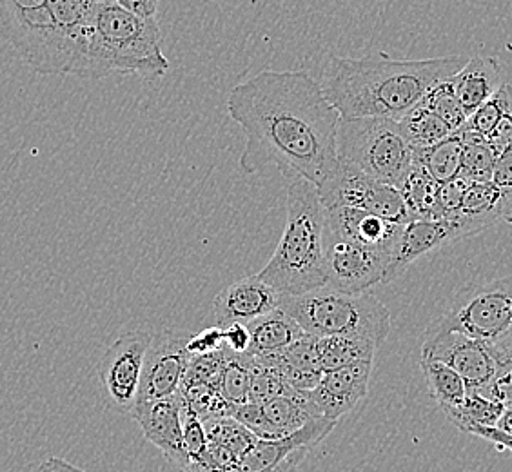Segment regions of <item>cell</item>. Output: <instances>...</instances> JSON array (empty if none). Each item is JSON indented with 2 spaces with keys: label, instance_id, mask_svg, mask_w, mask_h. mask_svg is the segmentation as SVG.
Masks as SVG:
<instances>
[{
  "label": "cell",
  "instance_id": "9c48e42d",
  "mask_svg": "<svg viewBox=\"0 0 512 472\" xmlns=\"http://www.w3.org/2000/svg\"><path fill=\"white\" fill-rule=\"evenodd\" d=\"M318 193L324 207H358L398 224L411 220L400 189L378 182L342 158L335 173L318 186Z\"/></svg>",
  "mask_w": 512,
  "mask_h": 472
},
{
  "label": "cell",
  "instance_id": "60d3db41",
  "mask_svg": "<svg viewBox=\"0 0 512 472\" xmlns=\"http://www.w3.org/2000/svg\"><path fill=\"white\" fill-rule=\"evenodd\" d=\"M469 434H474V436H478L482 440L493 443L500 451H511L512 453L511 434L503 433L494 425H476L473 429H469Z\"/></svg>",
  "mask_w": 512,
  "mask_h": 472
},
{
  "label": "cell",
  "instance_id": "7c38bea8",
  "mask_svg": "<svg viewBox=\"0 0 512 472\" xmlns=\"http://www.w3.org/2000/svg\"><path fill=\"white\" fill-rule=\"evenodd\" d=\"M420 360H436L462 376L467 389L482 391L493 380V353L489 345L460 331L429 327L425 333Z\"/></svg>",
  "mask_w": 512,
  "mask_h": 472
},
{
  "label": "cell",
  "instance_id": "f35d334b",
  "mask_svg": "<svg viewBox=\"0 0 512 472\" xmlns=\"http://www.w3.org/2000/svg\"><path fill=\"white\" fill-rule=\"evenodd\" d=\"M224 347H226V335H224V327H220V325L209 327V329H204L197 335L189 336V356H206V354L218 353Z\"/></svg>",
  "mask_w": 512,
  "mask_h": 472
},
{
  "label": "cell",
  "instance_id": "e0dca14e",
  "mask_svg": "<svg viewBox=\"0 0 512 472\" xmlns=\"http://www.w3.org/2000/svg\"><path fill=\"white\" fill-rule=\"evenodd\" d=\"M371 373L373 362H355L322 374L318 385L309 393L316 411L320 416L338 422L364 400Z\"/></svg>",
  "mask_w": 512,
  "mask_h": 472
},
{
  "label": "cell",
  "instance_id": "30bf717a",
  "mask_svg": "<svg viewBox=\"0 0 512 472\" xmlns=\"http://www.w3.org/2000/svg\"><path fill=\"white\" fill-rule=\"evenodd\" d=\"M153 336L146 331L120 336L100 358L97 373L109 407L131 416L138 400L144 360Z\"/></svg>",
  "mask_w": 512,
  "mask_h": 472
},
{
  "label": "cell",
  "instance_id": "7a4b0ae2",
  "mask_svg": "<svg viewBox=\"0 0 512 472\" xmlns=\"http://www.w3.org/2000/svg\"><path fill=\"white\" fill-rule=\"evenodd\" d=\"M467 60L460 55L398 60L384 53L362 59L333 57L320 84L342 118L400 120L434 86L454 77Z\"/></svg>",
  "mask_w": 512,
  "mask_h": 472
},
{
  "label": "cell",
  "instance_id": "d590c367",
  "mask_svg": "<svg viewBox=\"0 0 512 472\" xmlns=\"http://www.w3.org/2000/svg\"><path fill=\"white\" fill-rule=\"evenodd\" d=\"M231 416L242 423L251 433L255 434L258 440H278L273 427L267 422L262 404L246 402V404L237 405L231 411Z\"/></svg>",
  "mask_w": 512,
  "mask_h": 472
},
{
  "label": "cell",
  "instance_id": "d6986e66",
  "mask_svg": "<svg viewBox=\"0 0 512 472\" xmlns=\"http://www.w3.org/2000/svg\"><path fill=\"white\" fill-rule=\"evenodd\" d=\"M282 295L260 276H247L218 293L213 302L217 325L249 324L258 316L278 309Z\"/></svg>",
  "mask_w": 512,
  "mask_h": 472
},
{
  "label": "cell",
  "instance_id": "7402d4cb",
  "mask_svg": "<svg viewBox=\"0 0 512 472\" xmlns=\"http://www.w3.org/2000/svg\"><path fill=\"white\" fill-rule=\"evenodd\" d=\"M246 325L251 333L249 354L253 356L276 353L306 335V331L300 327V324L282 309H275L267 315L258 316L256 320Z\"/></svg>",
  "mask_w": 512,
  "mask_h": 472
},
{
  "label": "cell",
  "instance_id": "4fadbf2b",
  "mask_svg": "<svg viewBox=\"0 0 512 472\" xmlns=\"http://www.w3.org/2000/svg\"><path fill=\"white\" fill-rule=\"evenodd\" d=\"M189 333L184 331H162L151 338L144 360L138 402L160 400L177 394L188 371Z\"/></svg>",
  "mask_w": 512,
  "mask_h": 472
},
{
  "label": "cell",
  "instance_id": "5b68a950",
  "mask_svg": "<svg viewBox=\"0 0 512 472\" xmlns=\"http://www.w3.org/2000/svg\"><path fill=\"white\" fill-rule=\"evenodd\" d=\"M278 309L313 336H355L382 345L391 333V315L375 295H347L333 287L304 295H282Z\"/></svg>",
  "mask_w": 512,
  "mask_h": 472
},
{
  "label": "cell",
  "instance_id": "f546056e",
  "mask_svg": "<svg viewBox=\"0 0 512 472\" xmlns=\"http://www.w3.org/2000/svg\"><path fill=\"white\" fill-rule=\"evenodd\" d=\"M463 140L462 175L469 180H491L498 153L487 138L471 129H458Z\"/></svg>",
  "mask_w": 512,
  "mask_h": 472
},
{
  "label": "cell",
  "instance_id": "484cf974",
  "mask_svg": "<svg viewBox=\"0 0 512 472\" xmlns=\"http://www.w3.org/2000/svg\"><path fill=\"white\" fill-rule=\"evenodd\" d=\"M398 122L414 151L431 148L454 133L433 109L425 106L424 100L418 106H414L409 113H405Z\"/></svg>",
  "mask_w": 512,
  "mask_h": 472
},
{
  "label": "cell",
  "instance_id": "8d00e7d4",
  "mask_svg": "<svg viewBox=\"0 0 512 472\" xmlns=\"http://www.w3.org/2000/svg\"><path fill=\"white\" fill-rule=\"evenodd\" d=\"M493 358L496 362L493 380L478 393L485 394L505 405L512 404V356H493Z\"/></svg>",
  "mask_w": 512,
  "mask_h": 472
},
{
  "label": "cell",
  "instance_id": "8fae6325",
  "mask_svg": "<svg viewBox=\"0 0 512 472\" xmlns=\"http://www.w3.org/2000/svg\"><path fill=\"white\" fill-rule=\"evenodd\" d=\"M325 286L347 295L367 293L382 284L389 258L375 249L344 240L325 229Z\"/></svg>",
  "mask_w": 512,
  "mask_h": 472
},
{
  "label": "cell",
  "instance_id": "74e56055",
  "mask_svg": "<svg viewBox=\"0 0 512 472\" xmlns=\"http://www.w3.org/2000/svg\"><path fill=\"white\" fill-rule=\"evenodd\" d=\"M505 88V111L496 122V126L487 135V142L496 149V153H502L503 149L512 146V84H503Z\"/></svg>",
  "mask_w": 512,
  "mask_h": 472
},
{
  "label": "cell",
  "instance_id": "d6a6232c",
  "mask_svg": "<svg viewBox=\"0 0 512 472\" xmlns=\"http://www.w3.org/2000/svg\"><path fill=\"white\" fill-rule=\"evenodd\" d=\"M451 79L444 80L438 86H434L425 95L424 104L427 108L433 109L434 113L442 118L449 128L458 131L467 124L469 113L463 109L462 104L456 99Z\"/></svg>",
  "mask_w": 512,
  "mask_h": 472
},
{
  "label": "cell",
  "instance_id": "ffe728a7",
  "mask_svg": "<svg viewBox=\"0 0 512 472\" xmlns=\"http://www.w3.org/2000/svg\"><path fill=\"white\" fill-rule=\"evenodd\" d=\"M451 84L458 102L473 115L502 88V68L493 57H473L454 75Z\"/></svg>",
  "mask_w": 512,
  "mask_h": 472
},
{
  "label": "cell",
  "instance_id": "603a6c76",
  "mask_svg": "<svg viewBox=\"0 0 512 472\" xmlns=\"http://www.w3.org/2000/svg\"><path fill=\"white\" fill-rule=\"evenodd\" d=\"M378 345L355 336H316V356L322 373L355 362H375Z\"/></svg>",
  "mask_w": 512,
  "mask_h": 472
},
{
  "label": "cell",
  "instance_id": "1f68e13d",
  "mask_svg": "<svg viewBox=\"0 0 512 472\" xmlns=\"http://www.w3.org/2000/svg\"><path fill=\"white\" fill-rule=\"evenodd\" d=\"M289 389L291 385L287 384L275 367L262 362L258 356H253L249 369V402L264 404L275 396L286 394Z\"/></svg>",
  "mask_w": 512,
  "mask_h": 472
},
{
  "label": "cell",
  "instance_id": "3957f363",
  "mask_svg": "<svg viewBox=\"0 0 512 472\" xmlns=\"http://www.w3.org/2000/svg\"><path fill=\"white\" fill-rule=\"evenodd\" d=\"M169 60L155 17H140L111 0H100L91 17L73 75L102 79L113 73L162 79Z\"/></svg>",
  "mask_w": 512,
  "mask_h": 472
},
{
  "label": "cell",
  "instance_id": "f1b7e54d",
  "mask_svg": "<svg viewBox=\"0 0 512 472\" xmlns=\"http://www.w3.org/2000/svg\"><path fill=\"white\" fill-rule=\"evenodd\" d=\"M503 407L505 404L502 402L469 389L465 402L456 409L445 411V414L460 431L469 433V429H473L476 425H496Z\"/></svg>",
  "mask_w": 512,
  "mask_h": 472
},
{
  "label": "cell",
  "instance_id": "4316f807",
  "mask_svg": "<svg viewBox=\"0 0 512 472\" xmlns=\"http://www.w3.org/2000/svg\"><path fill=\"white\" fill-rule=\"evenodd\" d=\"M253 356L249 353H233L226 347L215 385L231 411L237 405L249 402V369Z\"/></svg>",
  "mask_w": 512,
  "mask_h": 472
},
{
  "label": "cell",
  "instance_id": "9a60e30c",
  "mask_svg": "<svg viewBox=\"0 0 512 472\" xmlns=\"http://www.w3.org/2000/svg\"><path fill=\"white\" fill-rule=\"evenodd\" d=\"M184 396L178 391L160 400L138 402L131 413L149 442L166 456L178 471L189 465L188 451L184 443V423H182Z\"/></svg>",
  "mask_w": 512,
  "mask_h": 472
},
{
  "label": "cell",
  "instance_id": "ba28073f",
  "mask_svg": "<svg viewBox=\"0 0 512 472\" xmlns=\"http://www.w3.org/2000/svg\"><path fill=\"white\" fill-rule=\"evenodd\" d=\"M512 325V273L463 291L453 307L433 322V329L460 331L482 342H494Z\"/></svg>",
  "mask_w": 512,
  "mask_h": 472
},
{
  "label": "cell",
  "instance_id": "ab89813d",
  "mask_svg": "<svg viewBox=\"0 0 512 472\" xmlns=\"http://www.w3.org/2000/svg\"><path fill=\"white\" fill-rule=\"evenodd\" d=\"M226 335V347L233 353H249L251 345V333L246 324H231L224 327Z\"/></svg>",
  "mask_w": 512,
  "mask_h": 472
},
{
  "label": "cell",
  "instance_id": "4dcf8cb0",
  "mask_svg": "<svg viewBox=\"0 0 512 472\" xmlns=\"http://www.w3.org/2000/svg\"><path fill=\"white\" fill-rule=\"evenodd\" d=\"M204 429H206L207 438L211 442L222 443L227 449H231L237 454L238 458H242L244 454L255 445V434L246 429L242 423L235 420L233 416H213L202 420Z\"/></svg>",
  "mask_w": 512,
  "mask_h": 472
},
{
  "label": "cell",
  "instance_id": "b9f144b4",
  "mask_svg": "<svg viewBox=\"0 0 512 472\" xmlns=\"http://www.w3.org/2000/svg\"><path fill=\"white\" fill-rule=\"evenodd\" d=\"M111 2L119 4L120 8L140 15V17H155L162 0H111Z\"/></svg>",
  "mask_w": 512,
  "mask_h": 472
},
{
  "label": "cell",
  "instance_id": "ee69618b",
  "mask_svg": "<svg viewBox=\"0 0 512 472\" xmlns=\"http://www.w3.org/2000/svg\"><path fill=\"white\" fill-rule=\"evenodd\" d=\"M37 472H86L71 465V463L62 460V458H48L46 462H42L39 465Z\"/></svg>",
  "mask_w": 512,
  "mask_h": 472
},
{
  "label": "cell",
  "instance_id": "2e32d148",
  "mask_svg": "<svg viewBox=\"0 0 512 472\" xmlns=\"http://www.w3.org/2000/svg\"><path fill=\"white\" fill-rule=\"evenodd\" d=\"M405 224L391 222L358 207H325V229L360 246L375 249L389 262L398 246ZM389 267V266H387Z\"/></svg>",
  "mask_w": 512,
  "mask_h": 472
},
{
  "label": "cell",
  "instance_id": "8992f818",
  "mask_svg": "<svg viewBox=\"0 0 512 472\" xmlns=\"http://www.w3.org/2000/svg\"><path fill=\"white\" fill-rule=\"evenodd\" d=\"M338 158L351 162L378 182L400 189L413 168L416 153L394 118H342Z\"/></svg>",
  "mask_w": 512,
  "mask_h": 472
},
{
  "label": "cell",
  "instance_id": "ac0fdd59",
  "mask_svg": "<svg viewBox=\"0 0 512 472\" xmlns=\"http://www.w3.org/2000/svg\"><path fill=\"white\" fill-rule=\"evenodd\" d=\"M463 233L453 220H409L404 226L382 284L404 275L416 260L431 255L447 244L462 240Z\"/></svg>",
  "mask_w": 512,
  "mask_h": 472
},
{
  "label": "cell",
  "instance_id": "6da1fadb",
  "mask_svg": "<svg viewBox=\"0 0 512 472\" xmlns=\"http://www.w3.org/2000/svg\"><path fill=\"white\" fill-rule=\"evenodd\" d=\"M227 111L246 133V175L275 166L318 187L338 168L342 117L307 71L264 69L231 89Z\"/></svg>",
  "mask_w": 512,
  "mask_h": 472
},
{
  "label": "cell",
  "instance_id": "d4e9b609",
  "mask_svg": "<svg viewBox=\"0 0 512 472\" xmlns=\"http://www.w3.org/2000/svg\"><path fill=\"white\" fill-rule=\"evenodd\" d=\"M414 153L416 160L438 184L451 182L462 175L463 140L460 131H454L453 135H449L431 148Z\"/></svg>",
  "mask_w": 512,
  "mask_h": 472
},
{
  "label": "cell",
  "instance_id": "52a82bcc",
  "mask_svg": "<svg viewBox=\"0 0 512 472\" xmlns=\"http://www.w3.org/2000/svg\"><path fill=\"white\" fill-rule=\"evenodd\" d=\"M6 37L37 73L71 75L75 48L60 30L50 0H0Z\"/></svg>",
  "mask_w": 512,
  "mask_h": 472
},
{
  "label": "cell",
  "instance_id": "5bb4252c",
  "mask_svg": "<svg viewBox=\"0 0 512 472\" xmlns=\"http://www.w3.org/2000/svg\"><path fill=\"white\" fill-rule=\"evenodd\" d=\"M336 420L315 418L278 440H256L240 462L238 472H295L309 451L333 433Z\"/></svg>",
  "mask_w": 512,
  "mask_h": 472
},
{
  "label": "cell",
  "instance_id": "44dd1931",
  "mask_svg": "<svg viewBox=\"0 0 512 472\" xmlns=\"http://www.w3.org/2000/svg\"><path fill=\"white\" fill-rule=\"evenodd\" d=\"M445 220H453L460 227L463 238L478 235L483 229L500 222V191L493 180H471L463 193L460 209L454 217Z\"/></svg>",
  "mask_w": 512,
  "mask_h": 472
},
{
  "label": "cell",
  "instance_id": "7bdbcfd3",
  "mask_svg": "<svg viewBox=\"0 0 512 472\" xmlns=\"http://www.w3.org/2000/svg\"><path fill=\"white\" fill-rule=\"evenodd\" d=\"M487 345H489L493 356H512V325L498 340L489 342Z\"/></svg>",
  "mask_w": 512,
  "mask_h": 472
},
{
  "label": "cell",
  "instance_id": "f6af8a7d",
  "mask_svg": "<svg viewBox=\"0 0 512 472\" xmlns=\"http://www.w3.org/2000/svg\"><path fill=\"white\" fill-rule=\"evenodd\" d=\"M494 427H498L503 433L511 434L512 436V404H507L503 407L502 414L498 418V422Z\"/></svg>",
  "mask_w": 512,
  "mask_h": 472
},
{
  "label": "cell",
  "instance_id": "cb8c5ba5",
  "mask_svg": "<svg viewBox=\"0 0 512 472\" xmlns=\"http://www.w3.org/2000/svg\"><path fill=\"white\" fill-rule=\"evenodd\" d=\"M438 187L440 184L414 158L413 168L400 187L411 220H438Z\"/></svg>",
  "mask_w": 512,
  "mask_h": 472
},
{
  "label": "cell",
  "instance_id": "e575fe53",
  "mask_svg": "<svg viewBox=\"0 0 512 472\" xmlns=\"http://www.w3.org/2000/svg\"><path fill=\"white\" fill-rule=\"evenodd\" d=\"M491 180L500 191L502 220L512 224V146L498 153Z\"/></svg>",
  "mask_w": 512,
  "mask_h": 472
},
{
  "label": "cell",
  "instance_id": "83f0119b",
  "mask_svg": "<svg viewBox=\"0 0 512 472\" xmlns=\"http://www.w3.org/2000/svg\"><path fill=\"white\" fill-rule=\"evenodd\" d=\"M420 367L424 371L429 391L444 413L465 402L469 389L465 380L454 369L436 360H420Z\"/></svg>",
  "mask_w": 512,
  "mask_h": 472
},
{
  "label": "cell",
  "instance_id": "277c9868",
  "mask_svg": "<svg viewBox=\"0 0 512 472\" xmlns=\"http://www.w3.org/2000/svg\"><path fill=\"white\" fill-rule=\"evenodd\" d=\"M287 180L286 226L258 276L280 295H304L325 286V207L315 184Z\"/></svg>",
  "mask_w": 512,
  "mask_h": 472
},
{
  "label": "cell",
  "instance_id": "836d02e7",
  "mask_svg": "<svg viewBox=\"0 0 512 472\" xmlns=\"http://www.w3.org/2000/svg\"><path fill=\"white\" fill-rule=\"evenodd\" d=\"M238 462L240 458L226 445L209 440L206 453L180 472H238Z\"/></svg>",
  "mask_w": 512,
  "mask_h": 472
}]
</instances>
